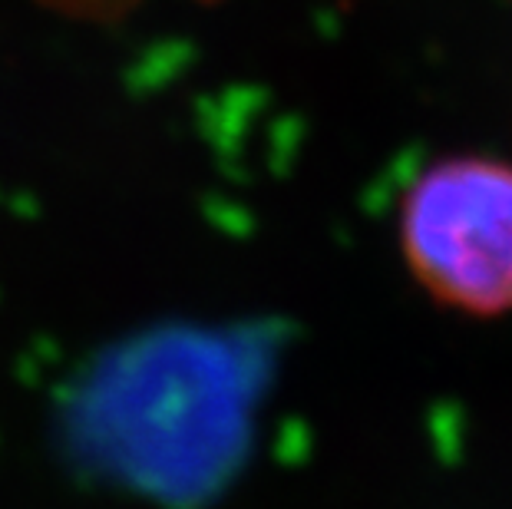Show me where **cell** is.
<instances>
[{
	"mask_svg": "<svg viewBox=\"0 0 512 509\" xmlns=\"http://www.w3.org/2000/svg\"><path fill=\"white\" fill-rule=\"evenodd\" d=\"M413 278L456 311H512V166L446 159L423 172L400 215Z\"/></svg>",
	"mask_w": 512,
	"mask_h": 509,
	"instance_id": "1",
	"label": "cell"
}]
</instances>
